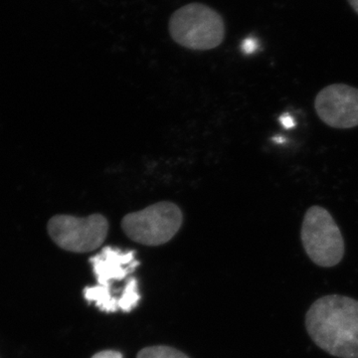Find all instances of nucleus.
<instances>
[{
  "mask_svg": "<svg viewBox=\"0 0 358 358\" xmlns=\"http://www.w3.org/2000/svg\"><path fill=\"white\" fill-rule=\"evenodd\" d=\"M308 336L338 358H358V301L341 294L322 296L306 315Z\"/></svg>",
  "mask_w": 358,
  "mask_h": 358,
  "instance_id": "obj_1",
  "label": "nucleus"
},
{
  "mask_svg": "<svg viewBox=\"0 0 358 358\" xmlns=\"http://www.w3.org/2000/svg\"><path fill=\"white\" fill-rule=\"evenodd\" d=\"M169 32L180 46L192 50H211L222 43L225 26L220 14L210 7L190 3L173 14Z\"/></svg>",
  "mask_w": 358,
  "mask_h": 358,
  "instance_id": "obj_2",
  "label": "nucleus"
},
{
  "mask_svg": "<svg viewBox=\"0 0 358 358\" xmlns=\"http://www.w3.org/2000/svg\"><path fill=\"white\" fill-rule=\"evenodd\" d=\"M301 239L308 258L320 267H334L345 256L341 231L333 215L324 207L315 205L306 212Z\"/></svg>",
  "mask_w": 358,
  "mask_h": 358,
  "instance_id": "obj_3",
  "label": "nucleus"
},
{
  "mask_svg": "<svg viewBox=\"0 0 358 358\" xmlns=\"http://www.w3.org/2000/svg\"><path fill=\"white\" fill-rule=\"evenodd\" d=\"M182 222L183 214L178 205L162 201L127 214L122 218V228L124 234L136 243L159 246L178 234Z\"/></svg>",
  "mask_w": 358,
  "mask_h": 358,
  "instance_id": "obj_4",
  "label": "nucleus"
},
{
  "mask_svg": "<svg viewBox=\"0 0 358 358\" xmlns=\"http://www.w3.org/2000/svg\"><path fill=\"white\" fill-rule=\"evenodd\" d=\"M48 232L66 251L87 253L102 246L109 232V222L102 214H92L87 218L57 215L49 221Z\"/></svg>",
  "mask_w": 358,
  "mask_h": 358,
  "instance_id": "obj_5",
  "label": "nucleus"
},
{
  "mask_svg": "<svg viewBox=\"0 0 358 358\" xmlns=\"http://www.w3.org/2000/svg\"><path fill=\"white\" fill-rule=\"evenodd\" d=\"M315 109L322 122L331 128H355L358 127V89L345 84L324 87L315 96Z\"/></svg>",
  "mask_w": 358,
  "mask_h": 358,
  "instance_id": "obj_6",
  "label": "nucleus"
},
{
  "mask_svg": "<svg viewBox=\"0 0 358 358\" xmlns=\"http://www.w3.org/2000/svg\"><path fill=\"white\" fill-rule=\"evenodd\" d=\"M98 285L110 287V282L120 281L128 277L140 262L136 259V252L122 251L115 247H103L100 253L90 259Z\"/></svg>",
  "mask_w": 358,
  "mask_h": 358,
  "instance_id": "obj_7",
  "label": "nucleus"
},
{
  "mask_svg": "<svg viewBox=\"0 0 358 358\" xmlns=\"http://www.w3.org/2000/svg\"><path fill=\"white\" fill-rule=\"evenodd\" d=\"M84 298L89 303H94L102 312L115 313L120 310L119 299L115 298L110 291V287H87L84 289Z\"/></svg>",
  "mask_w": 358,
  "mask_h": 358,
  "instance_id": "obj_8",
  "label": "nucleus"
},
{
  "mask_svg": "<svg viewBox=\"0 0 358 358\" xmlns=\"http://www.w3.org/2000/svg\"><path fill=\"white\" fill-rule=\"evenodd\" d=\"M140 300L141 294L138 293V280L131 278L120 296L119 308L122 312L131 313L138 306Z\"/></svg>",
  "mask_w": 358,
  "mask_h": 358,
  "instance_id": "obj_9",
  "label": "nucleus"
},
{
  "mask_svg": "<svg viewBox=\"0 0 358 358\" xmlns=\"http://www.w3.org/2000/svg\"><path fill=\"white\" fill-rule=\"evenodd\" d=\"M138 358H189L185 353L169 346H152L143 348L138 352Z\"/></svg>",
  "mask_w": 358,
  "mask_h": 358,
  "instance_id": "obj_10",
  "label": "nucleus"
},
{
  "mask_svg": "<svg viewBox=\"0 0 358 358\" xmlns=\"http://www.w3.org/2000/svg\"><path fill=\"white\" fill-rule=\"evenodd\" d=\"M92 358H122V353L115 350H106V352L96 353Z\"/></svg>",
  "mask_w": 358,
  "mask_h": 358,
  "instance_id": "obj_11",
  "label": "nucleus"
},
{
  "mask_svg": "<svg viewBox=\"0 0 358 358\" xmlns=\"http://www.w3.org/2000/svg\"><path fill=\"white\" fill-rule=\"evenodd\" d=\"M280 120H281L282 126L286 129H291L296 126V122H294L293 117H289L288 114L282 115Z\"/></svg>",
  "mask_w": 358,
  "mask_h": 358,
  "instance_id": "obj_12",
  "label": "nucleus"
},
{
  "mask_svg": "<svg viewBox=\"0 0 358 358\" xmlns=\"http://www.w3.org/2000/svg\"><path fill=\"white\" fill-rule=\"evenodd\" d=\"M243 49L246 53H252L256 49L255 42L252 41L251 39L247 40L243 45Z\"/></svg>",
  "mask_w": 358,
  "mask_h": 358,
  "instance_id": "obj_13",
  "label": "nucleus"
},
{
  "mask_svg": "<svg viewBox=\"0 0 358 358\" xmlns=\"http://www.w3.org/2000/svg\"><path fill=\"white\" fill-rule=\"evenodd\" d=\"M348 2L352 6V8L355 9V13L358 14V0H348Z\"/></svg>",
  "mask_w": 358,
  "mask_h": 358,
  "instance_id": "obj_14",
  "label": "nucleus"
}]
</instances>
